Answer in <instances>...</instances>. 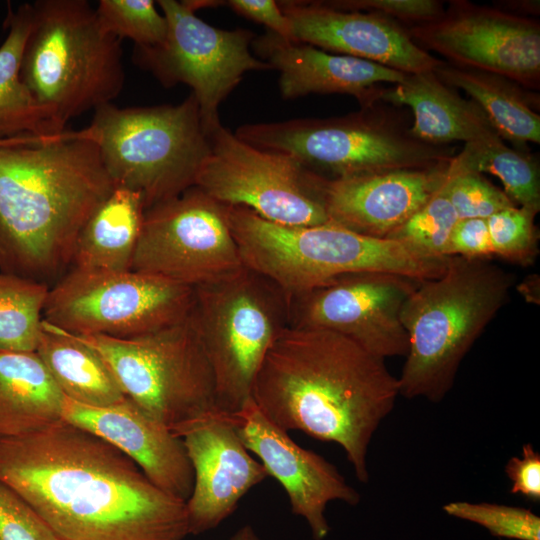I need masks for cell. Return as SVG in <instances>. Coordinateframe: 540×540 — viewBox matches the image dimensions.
Returning a JSON list of instances; mask_svg holds the SVG:
<instances>
[{"instance_id": "cell-13", "label": "cell", "mask_w": 540, "mask_h": 540, "mask_svg": "<svg viewBox=\"0 0 540 540\" xmlns=\"http://www.w3.org/2000/svg\"><path fill=\"white\" fill-rule=\"evenodd\" d=\"M210 150L194 186L227 206H242L281 225L328 223L312 173L292 157L256 148L221 122L208 131Z\"/></svg>"}, {"instance_id": "cell-17", "label": "cell", "mask_w": 540, "mask_h": 540, "mask_svg": "<svg viewBox=\"0 0 540 540\" xmlns=\"http://www.w3.org/2000/svg\"><path fill=\"white\" fill-rule=\"evenodd\" d=\"M230 416L246 449L261 460L268 476L284 488L292 512L306 520L314 540H323L329 534L325 516L329 502L359 503V493L333 464L298 445L252 399Z\"/></svg>"}, {"instance_id": "cell-42", "label": "cell", "mask_w": 540, "mask_h": 540, "mask_svg": "<svg viewBox=\"0 0 540 540\" xmlns=\"http://www.w3.org/2000/svg\"><path fill=\"white\" fill-rule=\"evenodd\" d=\"M230 540H261V538L252 526L244 525L234 533Z\"/></svg>"}, {"instance_id": "cell-18", "label": "cell", "mask_w": 540, "mask_h": 540, "mask_svg": "<svg viewBox=\"0 0 540 540\" xmlns=\"http://www.w3.org/2000/svg\"><path fill=\"white\" fill-rule=\"evenodd\" d=\"M450 160L429 168L341 178L311 173L328 222L386 239L444 185Z\"/></svg>"}, {"instance_id": "cell-24", "label": "cell", "mask_w": 540, "mask_h": 540, "mask_svg": "<svg viewBox=\"0 0 540 540\" xmlns=\"http://www.w3.org/2000/svg\"><path fill=\"white\" fill-rule=\"evenodd\" d=\"M65 398L35 351L0 353V437L62 421Z\"/></svg>"}, {"instance_id": "cell-39", "label": "cell", "mask_w": 540, "mask_h": 540, "mask_svg": "<svg viewBox=\"0 0 540 540\" xmlns=\"http://www.w3.org/2000/svg\"><path fill=\"white\" fill-rule=\"evenodd\" d=\"M511 481L510 492L526 500L540 502V454L531 444H525L521 457H511L505 466Z\"/></svg>"}, {"instance_id": "cell-28", "label": "cell", "mask_w": 540, "mask_h": 540, "mask_svg": "<svg viewBox=\"0 0 540 540\" xmlns=\"http://www.w3.org/2000/svg\"><path fill=\"white\" fill-rule=\"evenodd\" d=\"M31 18V3H23L16 10H10L6 18L7 36L0 46V139L62 133L20 76Z\"/></svg>"}, {"instance_id": "cell-26", "label": "cell", "mask_w": 540, "mask_h": 540, "mask_svg": "<svg viewBox=\"0 0 540 540\" xmlns=\"http://www.w3.org/2000/svg\"><path fill=\"white\" fill-rule=\"evenodd\" d=\"M446 85L463 90L486 114L502 140L524 151L527 143H540V98L500 75L459 67L448 62L434 70Z\"/></svg>"}, {"instance_id": "cell-12", "label": "cell", "mask_w": 540, "mask_h": 540, "mask_svg": "<svg viewBox=\"0 0 540 540\" xmlns=\"http://www.w3.org/2000/svg\"><path fill=\"white\" fill-rule=\"evenodd\" d=\"M156 3L167 20L166 40L157 47L135 46L133 59L165 87L178 83L191 87L208 134L220 122V104L244 74L272 68L252 54L251 31L220 29L195 15L197 9L214 6L216 1Z\"/></svg>"}, {"instance_id": "cell-22", "label": "cell", "mask_w": 540, "mask_h": 540, "mask_svg": "<svg viewBox=\"0 0 540 540\" xmlns=\"http://www.w3.org/2000/svg\"><path fill=\"white\" fill-rule=\"evenodd\" d=\"M252 47L272 69L280 73L279 89L284 99L308 94H348L361 107L379 102L380 84H397L406 73L315 46L288 40L268 31L254 38Z\"/></svg>"}, {"instance_id": "cell-5", "label": "cell", "mask_w": 540, "mask_h": 540, "mask_svg": "<svg viewBox=\"0 0 540 540\" xmlns=\"http://www.w3.org/2000/svg\"><path fill=\"white\" fill-rule=\"evenodd\" d=\"M515 275L483 258L448 256L444 273L422 280L404 302L408 351L399 394L441 401L475 341L505 305Z\"/></svg>"}, {"instance_id": "cell-40", "label": "cell", "mask_w": 540, "mask_h": 540, "mask_svg": "<svg viewBox=\"0 0 540 540\" xmlns=\"http://www.w3.org/2000/svg\"><path fill=\"white\" fill-rule=\"evenodd\" d=\"M227 5L237 14L263 24L268 31L283 39L293 40L291 24L273 0H230Z\"/></svg>"}, {"instance_id": "cell-32", "label": "cell", "mask_w": 540, "mask_h": 540, "mask_svg": "<svg viewBox=\"0 0 540 540\" xmlns=\"http://www.w3.org/2000/svg\"><path fill=\"white\" fill-rule=\"evenodd\" d=\"M445 183L386 239L405 243L430 256H447L450 235L459 219L448 198Z\"/></svg>"}, {"instance_id": "cell-27", "label": "cell", "mask_w": 540, "mask_h": 540, "mask_svg": "<svg viewBox=\"0 0 540 540\" xmlns=\"http://www.w3.org/2000/svg\"><path fill=\"white\" fill-rule=\"evenodd\" d=\"M35 352L66 398L91 407L125 398L104 358L76 335L43 320Z\"/></svg>"}, {"instance_id": "cell-23", "label": "cell", "mask_w": 540, "mask_h": 540, "mask_svg": "<svg viewBox=\"0 0 540 540\" xmlns=\"http://www.w3.org/2000/svg\"><path fill=\"white\" fill-rule=\"evenodd\" d=\"M379 101L409 107L413 115L409 133L427 144L448 146L499 136L478 104L464 99L434 71L407 74L402 82L382 87Z\"/></svg>"}, {"instance_id": "cell-8", "label": "cell", "mask_w": 540, "mask_h": 540, "mask_svg": "<svg viewBox=\"0 0 540 540\" xmlns=\"http://www.w3.org/2000/svg\"><path fill=\"white\" fill-rule=\"evenodd\" d=\"M392 108L379 101L339 117L244 124L234 134L256 148L286 154L325 178L429 168L456 154L453 146L412 137Z\"/></svg>"}, {"instance_id": "cell-14", "label": "cell", "mask_w": 540, "mask_h": 540, "mask_svg": "<svg viewBox=\"0 0 540 540\" xmlns=\"http://www.w3.org/2000/svg\"><path fill=\"white\" fill-rule=\"evenodd\" d=\"M243 266L225 206L198 187L144 211L130 270L194 288Z\"/></svg>"}, {"instance_id": "cell-3", "label": "cell", "mask_w": 540, "mask_h": 540, "mask_svg": "<svg viewBox=\"0 0 540 540\" xmlns=\"http://www.w3.org/2000/svg\"><path fill=\"white\" fill-rule=\"evenodd\" d=\"M113 189L97 147L77 131L1 138V272L43 283L59 275Z\"/></svg>"}, {"instance_id": "cell-10", "label": "cell", "mask_w": 540, "mask_h": 540, "mask_svg": "<svg viewBox=\"0 0 540 540\" xmlns=\"http://www.w3.org/2000/svg\"><path fill=\"white\" fill-rule=\"evenodd\" d=\"M191 316L214 375L217 408L233 415L251 399L260 366L289 325L284 294L243 266L194 287Z\"/></svg>"}, {"instance_id": "cell-29", "label": "cell", "mask_w": 540, "mask_h": 540, "mask_svg": "<svg viewBox=\"0 0 540 540\" xmlns=\"http://www.w3.org/2000/svg\"><path fill=\"white\" fill-rule=\"evenodd\" d=\"M450 172L490 173L519 206L540 211V170L535 157L510 148L501 137L464 144L450 160Z\"/></svg>"}, {"instance_id": "cell-21", "label": "cell", "mask_w": 540, "mask_h": 540, "mask_svg": "<svg viewBox=\"0 0 540 540\" xmlns=\"http://www.w3.org/2000/svg\"><path fill=\"white\" fill-rule=\"evenodd\" d=\"M63 420L109 442L158 488L187 501L194 472L182 438L128 398L108 407H91L65 398Z\"/></svg>"}, {"instance_id": "cell-6", "label": "cell", "mask_w": 540, "mask_h": 540, "mask_svg": "<svg viewBox=\"0 0 540 540\" xmlns=\"http://www.w3.org/2000/svg\"><path fill=\"white\" fill-rule=\"evenodd\" d=\"M20 76L52 123H66L111 103L123 86L121 39L106 32L86 0H39Z\"/></svg>"}, {"instance_id": "cell-37", "label": "cell", "mask_w": 540, "mask_h": 540, "mask_svg": "<svg viewBox=\"0 0 540 540\" xmlns=\"http://www.w3.org/2000/svg\"><path fill=\"white\" fill-rule=\"evenodd\" d=\"M330 7L373 13L411 25L431 22L444 12V5L437 0H331Z\"/></svg>"}, {"instance_id": "cell-11", "label": "cell", "mask_w": 540, "mask_h": 540, "mask_svg": "<svg viewBox=\"0 0 540 540\" xmlns=\"http://www.w3.org/2000/svg\"><path fill=\"white\" fill-rule=\"evenodd\" d=\"M194 288L135 272L71 268L49 288L43 320L74 335L127 339L186 318Z\"/></svg>"}, {"instance_id": "cell-9", "label": "cell", "mask_w": 540, "mask_h": 540, "mask_svg": "<svg viewBox=\"0 0 540 540\" xmlns=\"http://www.w3.org/2000/svg\"><path fill=\"white\" fill-rule=\"evenodd\" d=\"M76 336L104 358L124 396L174 435L181 438L197 422L221 413L191 313L134 338Z\"/></svg>"}, {"instance_id": "cell-19", "label": "cell", "mask_w": 540, "mask_h": 540, "mask_svg": "<svg viewBox=\"0 0 540 540\" xmlns=\"http://www.w3.org/2000/svg\"><path fill=\"white\" fill-rule=\"evenodd\" d=\"M278 4L291 24L295 41L406 74L434 71L442 63L418 46L401 24L387 17L336 9L324 1Z\"/></svg>"}, {"instance_id": "cell-34", "label": "cell", "mask_w": 540, "mask_h": 540, "mask_svg": "<svg viewBox=\"0 0 540 540\" xmlns=\"http://www.w3.org/2000/svg\"><path fill=\"white\" fill-rule=\"evenodd\" d=\"M449 516L475 523L492 536L513 540H540V518L530 509L496 503L450 502Z\"/></svg>"}, {"instance_id": "cell-31", "label": "cell", "mask_w": 540, "mask_h": 540, "mask_svg": "<svg viewBox=\"0 0 540 540\" xmlns=\"http://www.w3.org/2000/svg\"><path fill=\"white\" fill-rule=\"evenodd\" d=\"M95 11L106 32L137 47H157L166 40L167 20L152 0H101Z\"/></svg>"}, {"instance_id": "cell-16", "label": "cell", "mask_w": 540, "mask_h": 540, "mask_svg": "<svg viewBox=\"0 0 540 540\" xmlns=\"http://www.w3.org/2000/svg\"><path fill=\"white\" fill-rule=\"evenodd\" d=\"M421 281L375 272L339 276L288 300L289 326L333 331L382 359L406 356L400 314Z\"/></svg>"}, {"instance_id": "cell-41", "label": "cell", "mask_w": 540, "mask_h": 540, "mask_svg": "<svg viewBox=\"0 0 540 540\" xmlns=\"http://www.w3.org/2000/svg\"><path fill=\"white\" fill-rule=\"evenodd\" d=\"M500 10L524 17H532L539 15L540 4L538 0H510L503 1V4H498Z\"/></svg>"}, {"instance_id": "cell-2", "label": "cell", "mask_w": 540, "mask_h": 540, "mask_svg": "<svg viewBox=\"0 0 540 540\" xmlns=\"http://www.w3.org/2000/svg\"><path fill=\"white\" fill-rule=\"evenodd\" d=\"M399 395L384 359L333 331L288 325L268 350L251 399L281 429L338 444L367 483L370 442Z\"/></svg>"}, {"instance_id": "cell-30", "label": "cell", "mask_w": 540, "mask_h": 540, "mask_svg": "<svg viewBox=\"0 0 540 540\" xmlns=\"http://www.w3.org/2000/svg\"><path fill=\"white\" fill-rule=\"evenodd\" d=\"M48 292L46 283L0 273V353L36 350Z\"/></svg>"}, {"instance_id": "cell-4", "label": "cell", "mask_w": 540, "mask_h": 540, "mask_svg": "<svg viewBox=\"0 0 540 540\" xmlns=\"http://www.w3.org/2000/svg\"><path fill=\"white\" fill-rule=\"evenodd\" d=\"M225 206L243 265L271 281L288 300L352 273L375 272L418 280L441 276L448 256L402 242L361 235L333 223L290 226L242 206Z\"/></svg>"}, {"instance_id": "cell-36", "label": "cell", "mask_w": 540, "mask_h": 540, "mask_svg": "<svg viewBox=\"0 0 540 540\" xmlns=\"http://www.w3.org/2000/svg\"><path fill=\"white\" fill-rule=\"evenodd\" d=\"M0 540H61L15 490L0 481Z\"/></svg>"}, {"instance_id": "cell-33", "label": "cell", "mask_w": 540, "mask_h": 540, "mask_svg": "<svg viewBox=\"0 0 540 540\" xmlns=\"http://www.w3.org/2000/svg\"><path fill=\"white\" fill-rule=\"evenodd\" d=\"M539 211L519 206L503 209L486 219L494 256L528 266L539 252L535 217Z\"/></svg>"}, {"instance_id": "cell-25", "label": "cell", "mask_w": 540, "mask_h": 540, "mask_svg": "<svg viewBox=\"0 0 540 540\" xmlns=\"http://www.w3.org/2000/svg\"><path fill=\"white\" fill-rule=\"evenodd\" d=\"M144 211L140 193L114 187L81 229L72 268L92 272L130 270Z\"/></svg>"}, {"instance_id": "cell-38", "label": "cell", "mask_w": 540, "mask_h": 540, "mask_svg": "<svg viewBox=\"0 0 540 540\" xmlns=\"http://www.w3.org/2000/svg\"><path fill=\"white\" fill-rule=\"evenodd\" d=\"M446 255L483 259L494 256L486 219L458 220L451 232Z\"/></svg>"}, {"instance_id": "cell-15", "label": "cell", "mask_w": 540, "mask_h": 540, "mask_svg": "<svg viewBox=\"0 0 540 540\" xmlns=\"http://www.w3.org/2000/svg\"><path fill=\"white\" fill-rule=\"evenodd\" d=\"M422 49L448 63L540 87V22L496 7L452 0L437 19L404 27Z\"/></svg>"}, {"instance_id": "cell-35", "label": "cell", "mask_w": 540, "mask_h": 540, "mask_svg": "<svg viewBox=\"0 0 540 540\" xmlns=\"http://www.w3.org/2000/svg\"><path fill=\"white\" fill-rule=\"evenodd\" d=\"M449 165V164H448ZM448 198L459 220L487 219L515 206L507 194L477 172H450L445 183Z\"/></svg>"}, {"instance_id": "cell-20", "label": "cell", "mask_w": 540, "mask_h": 540, "mask_svg": "<svg viewBox=\"0 0 540 540\" xmlns=\"http://www.w3.org/2000/svg\"><path fill=\"white\" fill-rule=\"evenodd\" d=\"M181 438L194 472L186 501L189 533L198 535L229 517L243 496L268 474L244 446L230 415L218 413L203 419Z\"/></svg>"}, {"instance_id": "cell-7", "label": "cell", "mask_w": 540, "mask_h": 540, "mask_svg": "<svg viewBox=\"0 0 540 540\" xmlns=\"http://www.w3.org/2000/svg\"><path fill=\"white\" fill-rule=\"evenodd\" d=\"M77 133L95 144L114 187L140 193L145 210L194 186L210 150L192 93L177 105L105 104Z\"/></svg>"}, {"instance_id": "cell-1", "label": "cell", "mask_w": 540, "mask_h": 540, "mask_svg": "<svg viewBox=\"0 0 540 540\" xmlns=\"http://www.w3.org/2000/svg\"><path fill=\"white\" fill-rule=\"evenodd\" d=\"M0 481L61 540H184L186 502L154 485L127 455L65 420L0 437Z\"/></svg>"}]
</instances>
